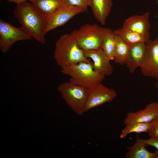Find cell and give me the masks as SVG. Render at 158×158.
Returning <instances> with one entry per match:
<instances>
[{
	"label": "cell",
	"instance_id": "ac0fdd59",
	"mask_svg": "<svg viewBox=\"0 0 158 158\" xmlns=\"http://www.w3.org/2000/svg\"><path fill=\"white\" fill-rule=\"evenodd\" d=\"M114 32L120 36L129 45L138 43H146L150 39L137 32L125 30L122 28L114 31Z\"/></svg>",
	"mask_w": 158,
	"mask_h": 158
},
{
	"label": "cell",
	"instance_id": "30bf717a",
	"mask_svg": "<svg viewBox=\"0 0 158 158\" xmlns=\"http://www.w3.org/2000/svg\"><path fill=\"white\" fill-rule=\"evenodd\" d=\"M158 114V102L147 104L142 110L128 112L123 123L125 125L135 123L151 122Z\"/></svg>",
	"mask_w": 158,
	"mask_h": 158
},
{
	"label": "cell",
	"instance_id": "7a4b0ae2",
	"mask_svg": "<svg viewBox=\"0 0 158 158\" xmlns=\"http://www.w3.org/2000/svg\"><path fill=\"white\" fill-rule=\"evenodd\" d=\"M61 69L63 74L70 76L69 82L89 88L102 83L105 77L94 70L93 63L90 61L66 65Z\"/></svg>",
	"mask_w": 158,
	"mask_h": 158
},
{
	"label": "cell",
	"instance_id": "603a6c76",
	"mask_svg": "<svg viewBox=\"0 0 158 158\" xmlns=\"http://www.w3.org/2000/svg\"><path fill=\"white\" fill-rule=\"evenodd\" d=\"M147 139H141L142 141L147 145L154 147L158 151V137L150 136Z\"/></svg>",
	"mask_w": 158,
	"mask_h": 158
},
{
	"label": "cell",
	"instance_id": "44dd1931",
	"mask_svg": "<svg viewBox=\"0 0 158 158\" xmlns=\"http://www.w3.org/2000/svg\"><path fill=\"white\" fill-rule=\"evenodd\" d=\"M63 5L82 8L86 11L88 7H91L92 0H62Z\"/></svg>",
	"mask_w": 158,
	"mask_h": 158
},
{
	"label": "cell",
	"instance_id": "7402d4cb",
	"mask_svg": "<svg viewBox=\"0 0 158 158\" xmlns=\"http://www.w3.org/2000/svg\"><path fill=\"white\" fill-rule=\"evenodd\" d=\"M151 123V128L148 135L150 137H158V114Z\"/></svg>",
	"mask_w": 158,
	"mask_h": 158
},
{
	"label": "cell",
	"instance_id": "8fae6325",
	"mask_svg": "<svg viewBox=\"0 0 158 158\" xmlns=\"http://www.w3.org/2000/svg\"><path fill=\"white\" fill-rule=\"evenodd\" d=\"M86 58H91L93 61L94 70L105 76L111 75L113 67L110 63L109 59L102 49L84 51Z\"/></svg>",
	"mask_w": 158,
	"mask_h": 158
},
{
	"label": "cell",
	"instance_id": "9a60e30c",
	"mask_svg": "<svg viewBox=\"0 0 158 158\" xmlns=\"http://www.w3.org/2000/svg\"><path fill=\"white\" fill-rule=\"evenodd\" d=\"M91 7L92 13L96 20L104 25L113 6L112 0H92Z\"/></svg>",
	"mask_w": 158,
	"mask_h": 158
},
{
	"label": "cell",
	"instance_id": "52a82bcc",
	"mask_svg": "<svg viewBox=\"0 0 158 158\" xmlns=\"http://www.w3.org/2000/svg\"><path fill=\"white\" fill-rule=\"evenodd\" d=\"M145 56L140 67L144 76L158 78V37L145 43Z\"/></svg>",
	"mask_w": 158,
	"mask_h": 158
},
{
	"label": "cell",
	"instance_id": "5b68a950",
	"mask_svg": "<svg viewBox=\"0 0 158 158\" xmlns=\"http://www.w3.org/2000/svg\"><path fill=\"white\" fill-rule=\"evenodd\" d=\"M57 89L71 109L77 114L82 115L85 112L89 88L69 82L60 84Z\"/></svg>",
	"mask_w": 158,
	"mask_h": 158
},
{
	"label": "cell",
	"instance_id": "8992f818",
	"mask_svg": "<svg viewBox=\"0 0 158 158\" xmlns=\"http://www.w3.org/2000/svg\"><path fill=\"white\" fill-rule=\"evenodd\" d=\"M32 37L21 27H16L2 19L0 20V49L5 53L16 42L30 40Z\"/></svg>",
	"mask_w": 158,
	"mask_h": 158
},
{
	"label": "cell",
	"instance_id": "277c9868",
	"mask_svg": "<svg viewBox=\"0 0 158 158\" xmlns=\"http://www.w3.org/2000/svg\"><path fill=\"white\" fill-rule=\"evenodd\" d=\"M108 28L97 24H85L70 33L83 51L102 49L104 37Z\"/></svg>",
	"mask_w": 158,
	"mask_h": 158
},
{
	"label": "cell",
	"instance_id": "7c38bea8",
	"mask_svg": "<svg viewBox=\"0 0 158 158\" xmlns=\"http://www.w3.org/2000/svg\"><path fill=\"white\" fill-rule=\"evenodd\" d=\"M150 14L149 12H146L142 15H135L130 16L125 20L122 28L125 30L137 32L150 38Z\"/></svg>",
	"mask_w": 158,
	"mask_h": 158
},
{
	"label": "cell",
	"instance_id": "d6986e66",
	"mask_svg": "<svg viewBox=\"0 0 158 158\" xmlns=\"http://www.w3.org/2000/svg\"><path fill=\"white\" fill-rule=\"evenodd\" d=\"M152 126L151 122L135 123L126 125L122 130L120 137L123 138L132 133H140L142 132L148 133Z\"/></svg>",
	"mask_w": 158,
	"mask_h": 158
},
{
	"label": "cell",
	"instance_id": "d4e9b609",
	"mask_svg": "<svg viewBox=\"0 0 158 158\" xmlns=\"http://www.w3.org/2000/svg\"><path fill=\"white\" fill-rule=\"evenodd\" d=\"M157 81L155 83V86L158 90V78L157 79Z\"/></svg>",
	"mask_w": 158,
	"mask_h": 158
},
{
	"label": "cell",
	"instance_id": "3957f363",
	"mask_svg": "<svg viewBox=\"0 0 158 158\" xmlns=\"http://www.w3.org/2000/svg\"><path fill=\"white\" fill-rule=\"evenodd\" d=\"M54 57L57 65L62 67L81 61H88L84 51L70 34L61 36L55 43Z\"/></svg>",
	"mask_w": 158,
	"mask_h": 158
},
{
	"label": "cell",
	"instance_id": "5bb4252c",
	"mask_svg": "<svg viewBox=\"0 0 158 158\" xmlns=\"http://www.w3.org/2000/svg\"><path fill=\"white\" fill-rule=\"evenodd\" d=\"M147 145L140 138L138 133L136 135L134 144L126 147L128 151L126 153V158H158V151L154 152L148 151L146 148Z\"/></svg>",
	"mask_w": 158,
	"mask_h": 158
},
{
	"label": "cell",
	"instance_id": "ba28073f",
	"mask_svg": "<svg viewBox=\"0 0 158 158\" xmlns=\"http://www.w3.org/2000/svg\"><path fill=\"white\" fill-rule=\"evenodd\" d=\"M116 95V92L113 89L104 86L102 83L94 85L89 88L85 105V112L111 101Z\"/></svg>",
	"mask_w": 158,
	"mask_h": 158
},
{
	"label": "cell",
	"instance_id": "6da1fadb",
	"mask_svg": "<svg viewBox=\"0 0 158 158\" xmlns=\"http://www.w3.org/2000/svg\"><path fill=\"white\" fill-rule=\"evenodd\" d=\"M13 13L21 27L38 42L45 43L47 18L28 1L17 4Z\"/></svg>",
	"mask_w": 158,
	"mask_h": 158
},
{
	"label": "cell",
	"instance_id": "e0dca14e",
	"mask_svg": "<svg viewBox=\"0 0 158 158\" xmlns=\"http://www.w3.org/2000/svg\"><path fill=\"white\" fill-rule=\"evenodd\" d=\"M114 34L115 44L113 60L115 63L123 65L125 64L129 45L120 36Z\"/></svg>",
	"mask_w": 158,
	"mask_h": 158
},
{
	"label": "cell",
	"instance_id": "9c48e42d",
	"mask_svg": "<svg viewBox=\"0 0 158 158\" xmlns=\"http://www.w3.org/2000/svg\"><path fill=\"white\" fill-rule=\"evenodd\" d=\"M85 11L82 8L63 5L48 18L46 33L65 24L73 17Z\"/></svg>",
	"mask_w": 158,
	"mask_h": 158
},
{
	"label": "cell",
	"instance_id": "4fadbf2b",
	"mask_svg": "<svg viewBox=\"0 0 158 158\" xmlns=\"http://www.w3.org/2000/svg\"><path fill=\"white\" fill-rule=\"evenodd\" d=\"M146 50V43H138L129 45L125 64L130 73H133L142 62Z\"/></svg>",
	"mask_w": 158,
	"mask_h": 158
},
{
	"label": "cell",
	"instance_id": "ffe728a7",
	"mask_svg": "<svg viewBox=\"0 0 158 158\" xmlns=\"http://www.w3.org/2000/svg\"><path fill=\"white\" fill-rule=\"evenodd\" d=\"M115 44L114 31L108 28L103 40L102 49L110 60L113 59Z\"/></svg>",
	"mask_w": 158,
	"mask_h": 158
},
{
	"label": "cell",
	"instance_id": "2e32d148",
	"mask_svg": "<svg viewBox=\"0 0 158 158\" xmlns=\"http://www.w3.org/2000/svg\"><path fill=\"white\" fill-rule=\"evenodd\" d=\"M43 15L48 18L63 6L62 0H29Z\"/></svg>",
	"mask_w": 158,
	"mask_h": 158
},
{
	"label": "cell",
	"instance_id": "cb8c5ba5",
	"mask_svg": "<svg viewBox=\"0 0 158 158\" xmlns=\"http://www.w3.org/2000/svg\"><path fill=\"white\" fill-rule=\"evenodd\" d=\"M10 2H13L16 4L26 1H29V0H7Z\"/></svg>",
	"mask_w": 158,
	"mask_h": 158
}]
</instances>
